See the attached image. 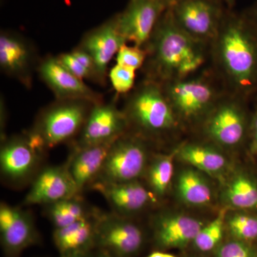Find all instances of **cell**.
I'll return each instance as SVG.
<instances>
[{"mask_svg": "<svg viewBox=\"0 0 257 257\" xmlns=\"http://www.w3.org/2000/svg\"><path fill=\"white\" fill-rule=\"evenodd\" d=\"M209 62L226 91L248 100L256 96L257 27L244 12L226 9Z\"/></svg>", "mask_w": 257, "mask_h": 257, "instance_id": "1", "label": "cell"}, {"mask_svg": "<svg viewBox=\"0 0 257 257\" xmlns=\"http://www.w3.org/2000/svg\"><path fill=\"white\" fill-rule=\"evenodd\" d=\"M147 59L144 79L162 84L187 78L209 62L210 45L194 40L176 25L167 9L143 47Z\"/></svg>", "mask_w": 257, "mask_h": 257, "instance_id": "2", "label": "cell"}, {"mask_svg": "<svg viewBox=\"0 0 257 257\" xmlns=\"http://www.w3.org/2000/svg\"><path fill=\"white\" fill-rule=\"evenodd\" d=\"M122 111L128 132L155 143L182 128L162 85L143 79L125 95Z\"/></svg>", "mask_w": 257, "mask_h": 257, "instance_id": "3", "label": "cell"}, {"mask_svg": "<svg viewBox=\"0 0 257 257\" xmlns=\"http://www.w3.org/2000/svg\"><path fill=\"white\" fill-rule=\"evenodd\" d=\"M161 85L182 127L187 124H195L199 127L226 92L210 67L187 78Z\"/></svg>", "mask_w": 257, "mask_h": 257, "instance_id": "4", "label": "cell"}, {"mask_svg": "<svg viewBox=\"0 0 257 257\" xmlns=\"http://www.w3.org/2000/svg\"><path fill=\"white\" fill-rule=\"evenodd\" d=\"M249 101L226 91L199 126L204 140L219 149H246L251 114Z\"/></svg>", "mask_w": 257, "mask_h": 257, "instance_id": "5", "label": "cell"}, {"mask_svg": "<svg viewBox=\"0 0 257 257\" xmlns=\"http://www.w3.org/2000/svg\"><path fill=\"white\" fill-rule=\"evenodd\" d=\"M94 104L79 99H56L37 115L30 133L46 150L78 137Z\"/></svg>", "mask_w": 257, "mask_h": 257, "instance_id": "6", "label": "cell"}, {"mask_svg": "<svg viewBox=\"0 0 257 257\" xmlns=\"http://www.w3.org/2000/svg\"><path fill=\"white\" fill-rule=\"evenodd\" d=\"M150 143L127 132L116 139L108 152L102 170L92 184H118L139 180L150 162Z\"/></svg>", "mask_w": 257, "mask_h": 257, "instance_id": "7", "label": "cell"}, {"mask_svg": "<svg viewBox=\"0 0 257 257\" xmlns=\"http://www.w3.org/2000/svg\"><path fill=\"white\" fill-rule=\"evenodd\" d=\"M0 170L5 182L20 187L35 178L46 150L28 133L1 140Z\"/></svg>", "mask_w": 257, "mask_h": 257, "instance_id": "8", "label": "cell"}, {"mask_svg": "<svg viewBox=\"0 0 257 257\" xmlns=\"http://www.w3.org/2000/svg\"><path fill=\"white\" fill-rule=\"evenodd\" d=\"M169 9L182 31L208 45L216 37L226 10L219 0H179Z\"/></svg>", "mask_w": 257, "mask_h": 257, "instance_id": "9", "label": "cell"}, {"mask_svg": "<svg viewBox=\"0 0 257 257\" xmlns=\"http://www.w3.org/2000/svg\"><path fill=\"white\" fill-rule=\"evenodd\" d=\"M40 60L36 46L25 35L14 30H1L0 68L3 73L31 89Z\"/></svg>", "mask_w": 257, "mask_h": 257, "instance_id": "10", "label": "cell"}, {"mask_svg": "<svg viewBox=\"0 0 257 257\" xmlns=\"http://www.w3.org/2000/svg\"><path fill=\"white\" fill-rule=\"evenodd\" d=\"M117 96L109 102L94 104L78 137L72 142V148L114 141L127 133L126 116L116 105Z\"/></svg>", "mask_w": 257, "mask_h": 257, "instance_id": "11", "label": "cell"}, {"mask_svg": "<svg viewBox=\"0 0 257 257\" xmlns=\"http://www.w3.org/2000/svg\"><path fill=\"white\" fill-rule=\"evenodd\" d=\"M143 230L126 216L100 213L96 231V248H104L121 257H130L143 247Z\"/></svg>", "mask_w": 257, "mask_h": 257, "instance_id": "12", "label": "cell"}, {"mask_svg": "<svg viewBox=\"0 0 257 257\" xmlns=\"http://www.w3.org/2000/svg\"><path fill=\"white\" fill-rule=\"evenodd\" d=\"M169 5L157 0H128L116 13L120 34L128 42L144 47Z\"/></svg>", "mask_w": 257, "mask_h": 257, "instance_id": "13", "label": "cell"}, {"mask_svg": "<svg viewBox=\"0 0 257 257\" xmlns=\"http://www.w3.org/2000/svg\"><path fill=\"white\" fill-rule=\"evenodd\" d=\"M0 239L5 257H19L40 241L30 213L5 202L0 206Z\"/></svg>", "mask_w": 257, "mask_h": 257, "instance_id": "14", "label": "cell"}, {"mask_svg": "<svg viewBox=\"0 0 257 257\" xmlns=\"http://www.w3.org/2000/svg\"><path fill=\"white\" fill-rule=\"evenodd\" d=\"M125 44L127 42L120 34L116 14L83 35L77 47L85 51L94 60L100 86L106 85L109 64Z\"/></svg>", "mask_w": 257, "mask_h": 257, "instance_id": "15", "label": "cell"}, {"mask_svg": "<svg viewBox=\"0 0 257 257\" xmlns=\"http://www.w3.org/2000/svg\"><path fill=\"white\" fill-rule=\"evenodd\" d=\"M37 72L56 99H79L94 104L104 101L102 94L71 73L60 63L57 56L48 55L41 58Z\"/></svg>", "mask_w": 257, "mask_h": 257, "instance_id": "16", "label": "cell"}, {"mask_svg": "<svg viewBox=\"0 0 257 257\" xmlns=\"http://www.w3.org/2000/svg\"><path fill=\"white\" fill-rule=\"evenodd\" d=\"M80 194L69 174L67 164L51 166L39 171L24 203L46 206Z\"/></svg>", "mask_w": 257, "mask_h": 257, "instance_id": "17", "label": "cell"}, {"mask_svg": "<svg viewBox=\"0 0 257 257\" xmlns=\"http://www.w3.org/2000/svg\"><path fill=\"white\" fill-rule=\"evenodd\" d=\"M89 187L101 193L114 212L121 216L140 212L151 202L152 192L139 180L118 184L96 182Z\"/></svg>", "mask_w": 257, "mask_h": 257, "instance_id": "18", "label": "cell"}, {"mask_svg": "<svg viewBox=\"0 0 257 257\" xmlns=\"http://www.w3.org/2000/svg\"><path fill=\"white\" fill-rule=\"evenodd\" d=\"M114 141L72 148L69 160L66 164L79 192H82L86 187H90L97 178Z\"/></svg>", "mask_w": 257, "mask_h": 257, "instance_id": "19", "label": "cell"}, {"mask_svg": "<svg viewBox=\"0 0 257 257\" xmlns=\"http://www.w3.org/2000/svg\"><path fill=\"white\" fill-rule=\"evenodd\" d=\"M203 223L182 214L157 216L153 223L155 242L161 248L182 247L194 241Z\"/></svg>", "mask_w": 257, "mask_h": 257, "instance_id": "20", "label": "cell"}, {"mask_svg": "<svg viewBox=\"0 0 257 257\" xmlns=\"http://www.w3.org/2000/svg\"><path fill=\"white\" fill-rule=\"evenodd\" d=\"M101 211L74 224L54 230L53 240L60 256L82 254L96 248V231Z\"/></svg>", "mask_w": 257, "mask_h": 257, "instance_id": "21", "label": "cell"}, {"mask_svg": "<svg viewBox=\"0 0 257 257\" xmlns=\"http://www.w3.org/2000/svg\"><path fill=\"white\" fill-rule=\"evenodd\" d=\"M225 200L241 211L257 212V170L243 169L235 174L226 186Z\"/></svg>", "mask_w": 257, "mask_h": 257, "instance_id": "22", "label": "cell"}, {"mask_svg": "<svg viewBox=\"0 0 257 257\" xmlns=\"http://www.w3.org/2000/svg\"><path fill=\"white\" fill-rule=\"evenodd\" d=\"M219 149L206 140L204 143L192 142L177 148V156L198 170L215 175L226 166V157Z\"/></svg>", "mask_w": 257, "mask_h": 257, "instance_id": "23", "label": "cell"}, {"mask_svg": "<svg viewBox=\"0 0 257 257\" xmlns=\"http://www.w3.org/2000/svg\"><path fill=\"white\" fill-rule=\"evenodd\" d=\"M97 211L89 207L79 194L45 206L46 216L55 229L74 224L94 215Z\"/></svg>", "mask_w": 257, "mask_h": 257, "instance_id": "24", "label": "cell"}, {"mask_svg": "<svg viewBox=\"0 0 257 257\" xmlns=\"http://www.w3.org/2000/svg\"><path fill=\"white\" fill-rule=\"evenodd\" d=\"M177 192L181 199L192 206H203L211 202L212 192L209 182L198 170L186 169L179 174Z\"/></svg>", "mask_w": 257, "mask_h": 257, "instance_id": "25", "label": "cell"}, {"mask_svg": "<svg viewBox=\"0 0 257 257\" xmlns=\"http://www.w3.org/2000/svg\"><path fill=\"white\" fill-rule=\"evenodd\" d=\"M177 153L175 150L169 155H157L150 160L144 176L146 177L149 189L154 195L162 197L168 189L173 176V162Z\"/></svg>", "mask_w": 257, "mask_h": 257, "instance_id": "26", "label": "cell"}, {"mask_svg": "<svg viewBox=\"0 0 257 257\" xmlns=\"http://www.w3.org/2000/svg\"><path fill=\"white\" fill-rule=\"evenodd\" d=\"M61 64L79 79L92 81L100 85L95 63L85 51L75 47L69 52L57 56Z\"/></svg>", "mask_w": 257, "mask_h": 257, "instance_id": "27", "label": "cell"}, {"mask_svg": "<svg viewBox=\"0 0 257 257\" xmlns=\"http://www.w3.org/2000/svg\"><path fill=\"white\" fill-rule=\"evenodd\" d=\"M227 211V208L221 209L216 219L206 226H203L194 240V244L199 250L210 251L220 241L223 236Z\"/></svg>", "mask_w": 257, "mask_h": 257, "instance_id": "28", "label": "cell"}, {"mask_svg": "<svg viewBox=\"0 0 257 257\" xmlns=\"http://www.w3.org/2000/svg\"><path fill=\"white\" fill-rule=\"evenodd\" d=\"M228 226L231 234L240 241L246 242L257 239V212L235 213L229 219Z\"/></svg>", "mask_w": 257, "mask_h": 257, "instance_id": "29", "label": "cell"}, {"mask_svg": "<svg viewBox=\"0 0 257 257\" xmlns=\"http://www.w3.org/2000/svg\"><path fill=\"white\" fill-rule=\"evenodd\" d=\"M137 70L116 64L111 67L108 77L116 95H126L135 87Z\"/></svg>", "mask_w": 257, "mask_h": 257, "instance_id": "30", "label": "cell"}, {"mask_svg": "<svg viewBox=\"0 0 257 257\" xmlns=\"http://www.w3.org/2000/svg\"><path fill=\"white\" fill-rule=\"evenodd\" d=\"M147 59V52L143 47L130 46L125 44L116 55V64L139 70L143 69Z\"/></svg>", "mask_w": 257, "mask_h": 257, "instance_id": "31", "label": "cell"}, {"mask_svg": "<svg viewBox=\"0 0 257 257\" xmlns=\"http://www.w3.org/2000/svg\"><path fill=\"white\" fill-rule=\"evenodd\" d=\"M217 257H253L251 250L242 241H231L223 245L217 253Z\"/></svg>", "mask_w": 257, "mask_h": 257, "instance_id": "32", "label": "cell"}, {"mask_svg": "<svg viewBox=\"0 0 257 257\" xmlns=\"http://www.w3.org/2000/svg\"><path fill=\"white\" fill-rule=\"evenodd\" d=\"M255 106L251 111V119H250L249 132L246 150L248 156L253 160L257 156V95L255 96Z\"/></svg>", "mask_w": 257, "mask_h": 257, "instance_id": "33", "label": "cell"}, {"mask_svg": "<svg viewBox=\"0 0 257 257\" xmlns=\"http://www.w3.org/2000/svg\"><path fill=\"white\" fill-rule=\"evenodd\" d=\"M93 257H121L116 253L104 249V248H95L92 251Z\"/></svg>", "mask_w": 257, "mask_h": 257, "instance_id": "34", "label": "cell"}, {"mask_svg": "<svg viewBox=\"0 0 257 257\" xmlns=\"http://www.w3.org/2000/svg\"><path fill=\"white\" fill-rule=\"evenodd\" d=\"M244 13L257 27V0Z\"/></svg>", "mask_w": 257, "mask_h": 257, "instance_id": "35", "label": "cell"}, {"mask_svg": "<svg viewBox=\"0 0 257 257\" xmlns=\"http://www.w3.org/2000/svg\"><path fill=\"white\" fill-rule=\"evenodd\" d=\"M219 1L224 5L226 9L229 10L234 9V7L236 4V0H219Z\"/></svg>", "mask_w": 257, "mask_h": 257, "instance_id": "36", "label": "cell"}, {"mask_svg": "<svg viewBox=\"0 0 257 257\" xmlns=\"http://www.w3.org/2000/svg\"><path fill=\"white\" fill-rule=\"evenodd\" d=\"M60 257H93V256H92V251H91V252L87 253H82V254H76V255H72V256H60Z\"/></svg>", "mask_w": 257, "mask_h": 257, "instance_id": "37", "label": "cell"}, {"mask_svg": "<svg viewBox=\"0 0 257 257\" xmlns=\"http://www.w3.org/2000/svg\"><path fill=\"white\" fill-rule=\"evenodd\" d=\"M157 1L162 2V3H165V4H167L170 7L171 5H173L174 3H175L176 2L179 1V0H157Z\"/></svg>", "mask_w": 257, "mask_h": 257, "instance_id": "38", "label": "cell"}, {"mask_svg": "<svg viewBox=\"0 0 257 257\" xmlns=\"http://www.w3.org/2000/svg\"><path fill=\"white\" fill-rule=\"evenodd\" d=\"M253 163H254L255 167H256V170H257V156L255 157L254 159L253 160Z\"/></svg>", "mask_w": 257, "mask_h": 257, "instance_id": "39", "label": "cell"}, {"mask_svg": "<svg viewBox=\"0 0 257 257\" xmlns=\"http://www.w3.org/2000/svg\"><path fill=\"white\" fill-rule=\"evenodd\" d=\"M164 257H175V256H173V255L169 254V253H165V255H164Z\"/></svg>", "mask_w": 257, "mask_h": 257, "instance_id": "40", "label": "cell"}, {"mask_svg": "<svg viewBox=\"0 0 257 257\" xmlns=\"http://www.w3.org/2000/svg\"><path fill=\"white\" fill-rule=\"evenodd\" d=\"M253 257H257V253H256V255H255V256H253Z\"/></svg>", "mask_w": 257, "mask_h": 257, "instance_id": "41", "label": "cell"}, {"mask_svg": "<svg viewBox=\"0 0 257 257\" xmlns=\"http://www.w3.org/2000/svg\"><path fill=\"white\" fill-rule=\"evenodd\" d=\"M256 95H257V94H256Z\"/></svg>", "mask_w": 257, "mask_h": 257, "instance_id": "42", "label": "cell"}]
</instances>
